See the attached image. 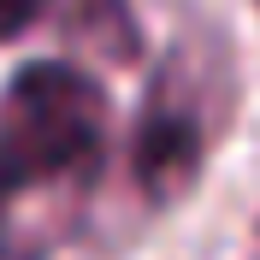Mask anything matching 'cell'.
Returning <instances> with one entry per match:
<instances>
[{"mask_svg":"<svg viewBox=\"0 0 260 260\" xmlns=\"http://www.w3.org/2000/svg\"><path fill=\"white\" fill-rule=\"evenodd\" d=\"M107 89L65 59L24 65L0 95V195L18 201L36 183L95 172L107 142Z\"/></svg>","mask_w":260,"mask_h":260,"instance_id":"cell-1","label":"cell"},{"mask_svg":"<svg viewBox=\"0 0 260 260\" xmlns=\"http://www.w3.org/2000/svg\"><path fill=\"white\" fill-rule=\"evenodd\" d=\"M254 6H260V0H254Z\"/></svg>","mask_w":260,"mask_h":260,"instance_id":"cell-5","label":"cell"},{"mask_svg":"<svg viewBox=\"0 0 260 260\" xmlns=\"http://www.w3.org/2000/svg\"><path fill=\"white\" fill-rule=\"evenodd\" d=\"M65 36L95 48L101 59H136L142 53V36H136V18H130V0H71L65 6Z\"/></svg>","mask_w":260,"mask_h":260,"instance_id":"cell-3","label":"cell"},{"mask_svg":"<svg viewBox=\"0 0 260 260\" xmlns=\"http://www.w3.org/2000/svg\"><path fill=\"white\" fill-rule=\"evenodd\" d=\"M48 6H53V0H0V42H18Z\"/></svg>","mask_w":260,"mask_h":260,"instance_id":"cell-4","label":"cell"},{"mask_svg":"<svg viewBox=\"0 0 260 260\" xmlns=\"http://www.w3.org/2000/svg\"><path fill=\"white\" fill-rule=\"evenodd\" d=\"M213 124H219L213 83H201L189 53H172L160 65V77L148 83V101L136 113V136H130V178L154 207H172L178 195L195 189Z\"/></svg>","mask_w":260,"mask_h":260,"instance_id":"cell-2","label":"cell"}]
</instances>
